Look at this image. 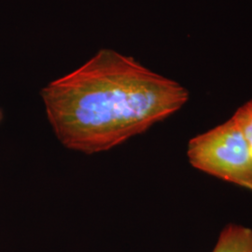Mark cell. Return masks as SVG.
Instances as JSON below:
<instances>
[{
  "label": "cell",
  "mask_w": 252,
  "mask_h": 252,
  "mask_svg": "<svg viewBox=\"0 0 252 252\" xmlns=\"http://www.w3.org/2000/svg\"><path fill=\"white\" fill-rule=\"evenodd\" d=\"M212 252H252V228L239 224L225 226Z\"/></svg>",
  "instance_id": "cell-3"
},
{
  "label": "cell",
  "mask_w": 252,
  "mask_h": 252,
  "mask_svg": "<svg viewBox=\"0 0 252 252\" xmlns=\"http://www.w3.org/2000/svg\"><path fill=\"white\" fill-rule=\"evenodd\" d=\"M187 157L199 171L252 191V157L234 118L192 137Z\"/></svg>",
  "instance_id": "cell-2"
},
{
  "label": "cell",
  "mask_w": 252,
  "mask_h": 252,
  "mask_svg": "<svg viewBox=\"0 0 252 252\" xmlns=\"http://www.w3.org/2000/svg\"><path fill=\"white\" fill-rule=\"evenodd\" d=\"M232 117L243 135L252 160V99L237 108Z\"/></svg>",
  "instance_id": "cell-4"
},
{
  "label": "cell",
  "mask_w": 252,
  "mask_h": 252,
  "mask_svg": "<svg viewBox=\"0 0 252 252\" xmlns=\"http://www.w3.org/2000/svg\"><path fill=\"white\" fill-rule=\"evenodd\" d=\"M62 144L85 154L106 152L179 111L189 92L133 57L101 49L40 92Z\"/></svg>",
  "instance_id": "cell-1"
}]
</instances>
